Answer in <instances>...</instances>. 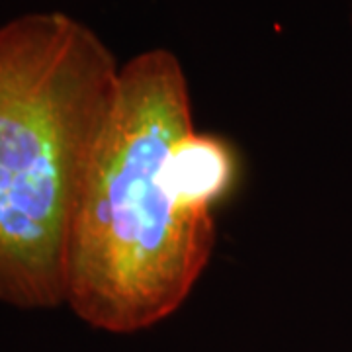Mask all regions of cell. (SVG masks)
Instances as JSON below:
<instances>
[{
	"label": "cell",
	"mask_w": 352,
	"mask_h": 352,
	"mask_svg": "<svg viewBox=\"0 0 352 352\" xmlns=\"http://www.w3.org/2000/svg\"><path fill=\"white\" fill-rule=\"evenodd\" d=\"M194 129L186 75L166 50L120 69L67 245L65 303L82 321L133 333L175 314L214 251V217L182 212L163 180L170 145Z\"/></svg>",
	"instance_id": "1"
},
{
	"label": "cell",
	"mask_w": 352,
	"mask_h": 352,
	"mask_svg": "<svg viewBox=\"0 0 352 352\" xmlns=\"http://www.w3.org/2000/svg\"><path fill=\"white\" fill-rule=\"evenodd\" d=\"M351 2H352V0H351Z\"/></svg>",
	"instance_id": "4"
},
{
	"label": "cell",
	"mask_w": 352,
	"mask_h": 352,
	"mask_svg": "<svg viewBox=\"0 0 352 352\" xmlns=\"http://www.w3.org/2000/svg\"><path fill=\"white\" fill-rule=\"evenodd\" d=\"M118 75L102 39L67 14L0 25L2 303H65L69 231Z\"/></svg>",
	"instance_id": "2"
},
{
	"label": "cell",
	"mask_w": 352,
	"mask_h": 352,
	"mask_svg": "<svg viewBox=\"0 0 352 352\" xmlns=\"http://www.w3.org/2000/svg\"><path fill=\"white\" fill-rule=\"evenodd\" d=\"M237 161L226 141L190 129L176 139L163 163V180L178 208L212 217V208L231 190Z\"/></svg>",
	"instance_id": "3"
}]
</instances>
